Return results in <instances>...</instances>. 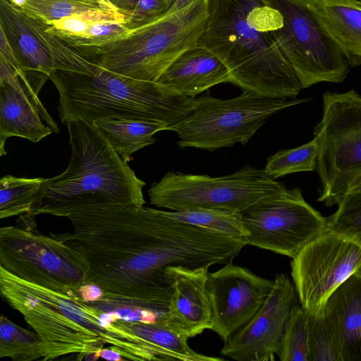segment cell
Here are the masks:
<instances>
[{"label":"cell","mask_w":361,"mask_h":361,"mask_svg":"<svg viewBox=\"0 0 361 361\" xmlns=\"http://www.w3.org/2000/svg\"><path fill=\"white\" fill-rule=\"evenodd\" d=\"M67 218L72 231L50 235L84 257L89 268L86 283L102 289V302L145 308L164 317L173 289L169 267L225 264L245 245L242 238L217 234L143 206L94 207Z\"/></svg>","instance_id":"6da1fadb"},{"label":"cell","mask_w":361,"mask_h":361,"mask_svg":"<svg viewBox=\"0 0 361 361\" xmlns=\"http://www.w3.org/2000/svg\"><path fill=\"white\" fill-rule=\"evenodd\" d=\"M54 63L49 79L59 93L61 121L135 119L173 126L192 110L195 99L158 84L130 78L97 63L75 47L48 32L32 18Z\"/></svg>","instance_id":"7a4b0ae2"},{"label":"cell","mask_w":361,"mask_h":361,"mask_svg":"<svg viewBox=\"0 0 361 361\" xmlns=\"http://www.w3.org/2000/svg\"><path fill=\"white\" fill-rule=\"evenodd\" d=\"M1 296L19 312L41 341L43 360L77 354L96 360L109 344L124 359L154 360L147 342L114 311L85 301L78 293H63L24 281L0 267Z\"/></svg>","instance_id":"3957f363"},{"label":"cell","mask_w":361,"mask_h":361,"mask_svg":"<svg viewBox=\"0 0 361 361\" xmlns=\"http://www.w3.org/2000/svg\"><path fill=\"white\" fill-rule=\"evenodd\" d=\"M64 124L71 146L70 163L62 173L48 178L30 214L68 217L94 207L143 206L145 182L117 154L106 135L82 119Z\"/></svg>","instance_id":"277c9868"},{"label":"cell","mask_w":361,"mask_h":361,"mask_svg":"<svg viewBox=\"0 0 361 361\" xmlns=\"http://www.w3.org/2000/svg\"><path fill=\"white\" fill-rule=\"evenodd\" d=\"M255 0H208L205 28L197 45L226 66L228 82L243 92L274 99H295L298 79L274 40L247 21Z\"/></svg>","instance_id":"5b68a950"},{"label":"cell","mask_w":361,"mask_h":361,"mask_svg":"<svg viewBox=\"0 0 361 361\" xmlns=\"http://www.w3.org/2000/svg\"><path fill=\"white\" fill-rule=\"evenodd\" d=\"M208 16V0H196L184 9L132 30L104 45L79 51L102 67L137 80L156 82L169 66L196 47Z\"/></svg>","instance_id":"8992f818"},{"label":"cell","mask_w":361,"mask_h":361,"mask_svg":"<svg viewBox=\"0 0 361 361\" xmlns=\"http://www.w3.org/2000/svg\"><path fill=\"white\" fill-rule=\"evenodd\" d=\"M310 100L264 97L249 92L228 99L203 95L195 99L193 109L185 118L167 130L177 134L180 148L213 151L245 145L271 116Z\"/></svg>","instance_id":"52a82bcc"},{"label":"cell","mask_w":361,"mask_h":361,"mask_svg":"<svg viewBox=\"0 0 361 361\" xmlns=\"http://www.w3.org/2000/svg\"><path fill=\"white\" fill-rule=\"evenodd\" d=\"M19 220L24 226L0 228V267L42 287L76 293L86 283L89 271L84 257L63 241L40 233L31 214Z\"/></svg>","instance_id":"ba28073f"},{"label":"cell","mask_w":361,"mask_h":361,"mask_svg":"<svg viewBox=\"0 0 361 361\" xmlns=\"http://www.w3.org/2000/svg\"><path fill=\"white\" fill-rule=\"evenodd\" d=\"M322 104V118L314 133L318 144V201L330 207L361 177V95L353 90L326 92Z\"/></svg>","instance_id":"9c48e42d"},{"label":"cell","mask_w":361,"mask_h":361,"mask_svg":"<svg viewBox=\"0 0 361 361\" xmlns=\"http://www.w3.org/2000/svg\"><path fill=\"white\" fill-rule=\"evenodd\" d=\"M286 187L247 165L229 175L212 177L169 171L148 190L150 204L172 211L211 209L240 213Z\"/></svg>","instance_id":"30bf717a"},{"label":"cell","mask_w":361,"mask_h":361,"mask_svg":"<svg viewBox=\"0 0 361 361\" xmlns=\"http://www.w3.org/2000/svg\"><path fill=\"white\" fill-rule=\"evenodd\" d=\"M247 245L295 257L328 228L327 217L309 204L299 188H285L239 213Z\"/></svg>","instance_id":"8fae6325"},{"label":"cell","mask_w":361,"mask_h":361,"mask_svg":"<svg viewBox=\"0 0 361 361\" xmlns=\"http://www.w3.org/2000/svg\"><path fill=\"white\" fill-rule=\"evenodd\" d=\"M274 1L283 16V25L274 31V40L301 89L322 82H343L350 64L310 10L293 0Z\"/></svg>","instance_id":"7c38bea8"},{"label":"cell","mask_w":361,"mask_h":361,"mask_svg":"<svg viewBox=\"0 0 361 361\" xmlns=\"http://www.w3.org/2000/svg\"><path fill=\"white\" fill-rule=\"evenodd\" d=\"M300 305L320 314L329 295L361 272V245L329 228L307 244L290 262Z\"/></svg>","instance_id":"4fadbf2b"},{"label":"cell","mask_w":361,"mask_h":361,"mask_svg":"<svg viewBox=\"0 0 361 361\" xmlns=\"http://www.w3.org/2000/svg\"><path fill=\"white\" fill-rule=\"evenodd\" d=\"M298 293L286 274H277L259 312L224 341L221 354L238 361H272L277 355Z\"/></svg>","instance_id":"5bb4252c"},{"label":"cell","mask_w":361,"mask_h":361,"mask_svg":"<svg viewBox=\"0 0 361 361\" xmlns=\"http://www.w3.org/2000/svg\"><path fill=\"white\" fill-rule=\"evenodd\" d=\"M207 286L213 315L212 330L224 341L259 312L274 281L230 262L216 271L209 272Z\"/></svg>","instance_id":"9a60e30c"},{"label":"cell","mask_w":361,"mask_h":361,"mask_svg":"<svg viewBox=\"0 0 361 361\" xmlns=\"http://www.w3.org/2000/svg\"><path fill=\"white\" fill-rule=\"evenodd\" d=\"M59 131L38 95L24 85L13 67L0 56V149L4 142L17 136L38 142Z\"/></svg>","instance_id":"2e32d148"},{"label":"cell","mask_w":361,"mask_h":361,"mask_svg":"<svg viewBox=\"0 0 361 361\" xmlns=\"http://www.w3.org/2000/svg\"><path fill=\"white\" fill-rule=\"evenodd\" d=\"M0 32L18 61L20 79L37 95L54 69L51 51L30 16L0 0Z\"/></svg>","instance_id":"e0dca14e"},{"label":"cell","mask_w":361,"mask_h":361,"mask_svg":"<svg viewBox=\"0 0 361 361\" xmlns=\"http://www.w3.org/2000/svg\"><path fill=\"white\" fill-rule=\"evenodd\" d=\"M209 267H171L172 281L165 325L187 338L212 330L213 315L207 282Z\"/></svg>","instance_id":"ac0fdd59"},{"label":"cell","mask_w":361,"mask_h":361,"mask_svg":"<svg viewBox=\"0 0 361 361\" xmlns=\"http://www.w3.org/2000/svg\"><path fill=\"white\" fill-rule=\"evenodd\" d=\"M322 314L343 361H361V272L350 276L324 302Z\"/></svg>","instance_id":"d6986e66"},{"label":"cell","mask_w":361,"mask_h":361,"mask_svg":"<svg viewBox=\"0 0 361 361\" xmlns=\"http://www.w3.org/2000/svg\"><path fill=\"white\" fill-rule=\"evenodd\" d=\"M224 63L212 52L194 47L175 59L156 81L171 90L192 99L220 83L228 82Z\"/></svg>","instance_id":"ffe728a7"},{"label":"cell","mask_w":361,"mask_h":361,"mask_svg":"<svg viewBox=\"0 0 361 361\" xmlns=\"http://www.w3.org/2000/svg\"><path fill=\"white\" fill-rule=\"evenodd\" d=\"M303 5L338 46L350 66H361V1L306 0Z\"/></svg>","instance_id":"44dd1931"},{"label":"cell","mask_w":361,"mask_h":361,"mask_svg":"<svg viewBox=\"0 0 361 361\" xmlns=\"http://www.w3.org/2000/svg\"><path fill=\"white\" fill-rule=\"evenodd\" d=\"M117 12L75 14L44 25L46 30L78 49L104 45L126 37L131 31Z\"/></svg>","instance_id":"7402d4cb"},{"label":"cell","mask_w":361,"mask_h":361,"mask_svg":"<svg viewBox=\"0 0 361 361\" xmlns=\"http://www.w3.org/2000/svg\"><path fill=\"white\" fill-rule=\"evenodd\" d=\"M107 137L111 146L126 162L133 159L132 154L155 142L154 134L167 130L164 123L135 119H104L92 123Z\"/></svg>","instance_id":"603a6c76"},{"label":"cell","mask_w":361,"mask_h":361,"mask_svg":"<svg viewBox=\"0 0 361 361\" xmlns=\"http://www.w3.org/2000/svg\"><path fill=\"white\" fill-rule=\"evenodd\" d=\"M129 327L149 344L157 360L218 361L192 350L184 336L159 323L128 322Z\"/></svg>","instance_id":"cb8c5ba5"},{"label":"cell","mask_w":361,"mask_h":361,"mask_svg":"<svg viewBox=\"0 0 361 361\" xmlns=\"http://www.w3.org/2000/svg\"><path fill=\"white\" fill-rule=\"evenodd\" d=\"M45 178H22L11 175L0 180V218L30 214Z\"/></svg>","instance_id":"d4e9b609"},{"label":"cell","mask_w":361,"mask_h":361,"mask_svg":"<svg viewBox=\"0 0 361 361\" xmlns=\"http://www.w3.org/2000/svg\"><path fill=\"white\" fill-rule=\"evenodd\" d=\"M162 212L176 220L205 228L217 234L233 238H246L247 236L239 213L211 209H190L171 212L162 210Z\"/></svg>","instance_id":"484cf974"},{"label":"cell","mask_w":361,"mask_h":361,"mask_svg":"<svg viewBox=\"0 0 361 361\" xmlns=\"http://www.w3.org/2000/svg\"><path fill=\"white\" fill-rule=\"evenodd\" d=\"M41 341L36 332L23 329L7 317H0V357L32 361L42 357Z\"/></svg>","instance_id":"4316f807"},{"label":"cell","mask_w":361,"mask_h":361,"mask_svg":"<svg viewBox=\"0 0 361 361\" xmlns=\"http://www.w3.org/2000/svg\"><path fill=\"white\" fill-rule=\"evenodd\" d=\"M317 157L318 144L314 137L300 147L280 150L269 157L263 170L274 179L294 173L313 171L317 169Z\"/></svg>","instance_id":"83f0119b"},{"label":"cell","mask_w":361,"mask_h":361,"mask_svg":"<svg viewBox=\"0 0 361 361\" xmlns=\"http://www.w3.org/2000/svg\"><path fill=\"white\" fill-rule=\"evenodd\" d=\"M309 314L300 305L291 310L277 354L281 361H309Z\"/></svg>","instance_id":"f1b7e54d"},{"label":"cell","mask_w":361,"mask_h":361,"mask_svg":"<svg viewBox=\"0 0 361 361\" xmlns=\"http://www.w3.org/2000/svg\"><path fill=\"white\" fill-rule=\"evenodd\" d=\"M327 219L329 229L361 245V177L348 188Z\"/></svg>","instance_id":"f546056e"},{"label":"cell","mask_w":361,"mask_h":361,"mask_svg":"<svg viewBox=\"0 0 361 361\" xmlns=\"http://www.w3.org/2000/svg\"><path fill=\"white\" fill-rule=\"evenodd\" d=\"M20 9L46 23L75 14L107 11L99 6L75 0H27Z\"/></svg>","instance_id":"4dcf8cb0"},{"label":"cell","mask_w":361,"mask_h":361,"mask_svg":"<svg viewBox=\"0 0 361 361\" xmlns=\"http://www.w3.org/2000/svg\"><path fill=\"white\" fill-rule=\"evenodd\" d=\"M309 361H343L334 336L322 313L309 314Z\"/></svg>","instance_id":"1f68e13d"},{"label":"cell","mask_w":361,"mask_h":361,"mask_svg":"<svg viewBox=\"0 0 361 361\" xmlns=\"http://www.w3.org/2000/svg\"><path fill=\"white\" fill-rule=\"evenodd\" d=\"M176 0H140L135 11L124 21L130 31L154 23L164 16Z\"/></svg>","instance_id":"d6a6232c"},{"label":"cell","mask_w":361,"mask_h":361,"mask_svg":"<svg viewBox=\"0 0 361 361\" xmlns=\"http://www.w3.org/2000/svg\"><path fill=\"white\" fill-rule=\"evenodd\" d=\"M79 295L86 302H101L104 294L102 289L94 283H85L77 290Z\"/></svg>","instance_id":"836d02e7"},{"label":"cell","mask_w":361,"mask_h":361,"mask_svg":"<svg viewBox=\"0 0 361 361\" xmlns=\"http://www.w3.org/2000/svg\"><path fill=\"white\" fill-rule=\"evenodd\" d=\"M125 20L132 15L140 0H106Z\"/></svg>","instance_id":"e575fe53"},{"label":"cell","mask_w":361,"mask_h":361,"mask_svg":"<svg viewBox=\"0 0 361 361\" xmlns=\"http://www.w3.org/2000/svg\"><path fill=\"white\" fill-rule=\"evenodd\" d=\"M99 357L107 360H125L119 352L115 350L113 347L109 348H102L96 355L95 358L97 360Z\"/></svg>","instance_id":"d590c367"},{"label":"cell","mask_w":361,"mask_h":361,"mask_svg":"<svg viewBox=\"0 0 361 361\" xmlns=\"http://www.w3.org/2000/svg\"><path fill=\"white\" fill-rule=\"evenodd\" d=\"M196 0H176L174 4L171 6L169 10L164 15V16L173 15L184 9L188 6L193 3Z\"/></svg>","instance_id":"8d00e7d4"},{"label":"cell","mask_w":361,"mask_h":361,"mask_svg":"<svg viewBox=\"0 0 361 361\" xmlns=\"http://www.w3.org/2000/svg\"><path fill=\"white\" fill-rule=\"evenodd\" d=\"M83 2H87L90 4H92L97 6H99L102 8L105 11H111V12H117L118 13L109 2L106 0H75Z\"/></svg>","instance_id":"74e56055"},{"label":"cell","mask_w":361,"mask_h":361,"mask_svg":"<svg viewBox=\"0 0 361 361\" xmlns=\"http://www.w3.org/2000/svg\"><path fill=\"white\" fill-rule=\"evenodd\" d=\"M9 2L14 6L18 8H23L27 3V0H8Z\"/></svg>","instance_id":"f35d334b"},{"label":"cell","mask_w":361,"mask_h":361,"mask_svg":"<svg viewBox=\"0 0 361 361\" xmlns=\"http://www.w3.org/2000/svg\"><path fill=\"white\" fill-rule=\"evenodd\" d=\"M293 1L298 2V3L301 4H304L305 2L306 1V0H293Z\"/></svg>","instance_id":"ab89813d"},{"label":"cell","mask_w":361,"mask_h":361,"mask_svg":"<svg viewBox=\"0 0 361 361\" xmlns=\"http://www.w3.org/2000/svg\"><path fill=\"white\" fill-rule=\"evenodd\" d=\"M361 1V0H360Z\"/></svg>","instance_id":"60d3db41"}]
</instances>
